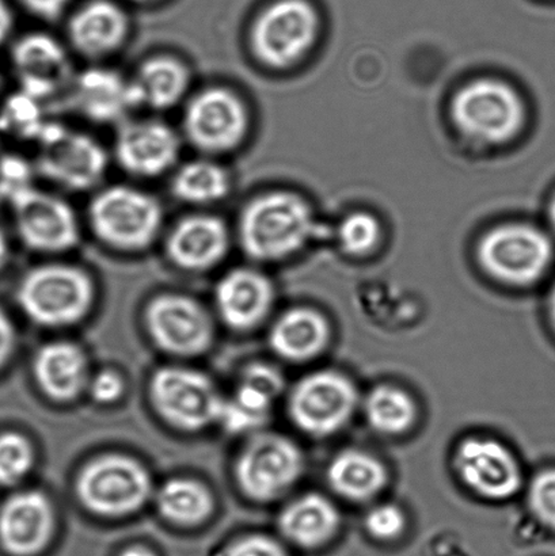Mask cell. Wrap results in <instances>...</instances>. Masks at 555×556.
Here are the masks:
<instances>
[{
	"instance_id": "5b68a950",
	"label": "cell",
	"mask_w": 555,
	"mask_h": 556,
	"mask_svg": "<svg viewBox=\"0 0 555 556\" xmlns=\"http://www.w3.org/2000/svg\"><path fill=\"white\" fill-rule=\"evenodd\" d=\"M13 236L38 254H63L78 247L81 226L73 205L62 195L33 187L5 201Z\"/></svg>"
},
{
	"instance_id": "b9f144b4",
	"label": "cell",
	"mask_w": 555,
	"mask_h": 556,
	"mask_svg": "<svg viewBox=\"0 0 555 556\" xmlns=\"http://www.w3.org/2000/svg\"><path fill=\"white\" fill-rule=\"evenodd\" d=\"M14 330L8 315L0 308V367L8 362L14 348Z\"/></svg>"
},
{
	"instance_id": "7402d4cb",
	"label": "cell",
	"mask_w": 555,
	"mask_h": 556,
	"mask_svg": "<svg viewBox=\"0 0 555 556\" xmlns=\"http://www.w3.org/2000/svg\"><path fill=\"white\" fill-rule=\"evenodd\" d=\"M52 525L51 505L42 494H16L0 509V542L11 554L33 555L46 546Z\"/></svg>"
},
{
	"instance_id": "4dcf8cb0",
	"label": "cell",
	"mask_w": 555,
	"mask_h": 556,
	"mask_svg": "<svg viewBox=\"0 0 555 556\" xmlns=\"http://www.w3.org/2000/svg\"><path fill=\"white\" fill-rule=\"evenodd\" d=\"M48 123L43 102L20 89L0 105V135L37 143Z\"/></svg>"
},
{
	"instance_id": "9a60e30c",
	"label": "cell",
	"mask_w": 555,
	"mask_h": 556,
	"mask_svg": "<svg viewBox=\"0 0 555 556\" xmlns=\"http://www.w3.org/2000/svg\"><path fill=\"white\" fill-rule=\"evenodd\" d=\"M149 492L150 481L143 468L123 456L92 462L78 482V493L87 508L106 516L140 508Z\"/></svg>"
},
{
	"instance_id": "60d3db41",
	"label": "cell",
	"mask_w": 555,
	"mask_h": 556,
	"mask_svg": "<svg viewBox=\"0 0 555 556\" xmlns=\"http://www.w3.org/2000/svg\"><path fill=\"white\" fill-rule=\"evenodd\" d=\"M15 29V14L9 0H0V51L8 49L13 40Z\"/></svg>"
},
{
	"instance_id": "bcb514c9",
	"label": "cell",
	"mask_w": 555,
	"mask_h": 556,
	"mask_svg": "<svg viewBox=\"0 0 555 556\" xmlns=\"http://www.w3.org/2000/svg\"><path fill=\"white\" fill-rule=\"evenodd\" d=\"M551 222L555 230V199L553 201V204L551 206Z\"/></svg>"
},
{
	"instance_id": "d6a6232c",
	"label": "cell",
	"mask_w": 555,
	"mask_h": 556,
	"mask_svg": "<svg viewBox=\"0 0 555 556\" xmlns=\"http://www.w3.org/2000/svg\"><path fill=\"white\" fill-rule=\"evenodd\" d=\"M33 451L25 438L8 433L0 435V484L11 486L29 472Z\"/></svg>"
},
{
	"instance_id": "8fae6325",
	"label": "cell",
	"mask_w": 555,
	"mask_h": 556,
	"mask_svg": "<svg viewBox=\"0 0 555 556\" xmlns=\"http://www.w3.org/2000/svg\"><path fill=\"white\" fill-rule=\"evenodd\" d=\"M182 135L161 118L130 117L119 124L113 143V157L128 176L155 179L179 165Z\"/></svg>"
},
{
	"instance_id": "3957f363",
	"label": "cell",
	"mask_w": 555,
	"mask_h": 556,
	"mask_svg": "<svg viewBox=\"0 0 555 556\" xmlns=\"http://www.w3.org/2000/svg\"><path fill=\"white\" fill-rule=\"evenodd\" d=\"M36 144V172L48 182L71 193L101 188L111 157L91 135L49 122Z\"/></svg>"
},
{
	"instance_id": "30bf717a",
	"label": "cell",
	"mask_w": 555,
	"mask_h": 556,
	"mask_svg": "<svg viewBox=\"0 0 555 556\" xmlns=\"http://www.w3.org/2000/svg\"><path fill=\"white\" fill-rule=\"evenodd\" d=\"M487 274L507 286L527 287L545 275L553 260L552 242L530 226L513 225L488 232L478 249Z\"/></svg>"
},
{
	"instance_id": "4316f807",
	"label": "cell",
	"mask_w": 555,
	"mask_h": 556,
	"mask_svg": "<svg viewBox=\"0 0 555 556\" xmlns=\"http://www.w3.org/2000/svg\"><path fill=\"white\" fill-rule=\"evenodd\" d=\"M230 172L216 157L200 155L174 168L171 193L174 199L195 208L222 203L230 195Z\"/></svg>"
},
{
	"instance_id": "cb8c5ba5",
	"label": "cell",
	"mask_w": 555,
	"mask_h": 556,
	"mask_svg": "<svg viewBox=\"0 0 555 556\" xmlns=\"http://www.w3.org/2000/svg\"><path fill=\"white\" fill-rule=\"evenodd\" d=\"M341 515L325 495L308 493L293 501L280 516L279 527L288 541L302 548H318L337 535Z\"/></svg>"
},
{
	"instance_id": "836d02e7",
	"label": "cell",
	"mask_w": 555,
	"mask_h": 556,
	"mask_svg": "<svg viewBox=\"0 0 555 556\" xmlns=\"http://www.w3.org/2000/svg\"><path fill=\"white\" fill-rule=\"evenodd\" d=\"M380 239V227L377 219L368 214L348 216L340 227L342 248L353 255L371 252Z\"/></svg>"
},
{
	"instance_id": "8992f818",
	"label": "cell",
	"mask_w": 555,
	"mask_h": 556,
	"mask_svg": "<svg viewBox=\"0 0 555 556\" xmlns=\"http://www.w3.org/2000/svg\"><path fill=\"white\" fill-rule=\"evenodd\" d=\"M318 25L317 11L307 0H276L254 20L249 47L264 67H292L312 49Z\"/></svg>"
},
{
	"instance_id": "8d00e7d4",
	"label": "cell",
	"mask_w": 555,
	"mask_h": 556,
	"mask_svg": "<svg viewBox=\"0 0 555 556\" xmlns=\"http://www.w3.org/2000/svg\"><path fill=\"white\" fill-rule=\"evenodd\" d=\"M242 383L265 392L274 400L282 390L281 375L276 369L266 367V365H254V367L248 369Z\"/></svg>"
},
{
	"instance_id": "d590c367",
	"label": "cell",
	"mask_w": 555,
	"mask_h": 556,
	"mask_svg": "<svg viewBox=\"0 0 555 556\" xmlns=\"http://www.w3.org/2000/svg\"><path fill=\"white\" fill-rule=\"evenodd\" d=\"M364 527L368 535L377 541L390 542L405 531L406 517L399 506L383 504L375 506L366 515Z\"/></svg>"
},
{
	"instance_id": "5bb4252c",
	"label": "cell",
	"mask_w": 555,
	"mask_h": 556,
	"mask_svg": "<svg viewBox=\"0 0 555 556\" xmlns=\"http://www.w3.org/2000/svg\"><path fill=\"white\" fill-rule=\"evenodd\" d=\"M454 470L470 492L483 500L507 501L520 492L524 476L507 446L493 439L469 438L456 446Z\"/></svg>"
},
{
	"instance_id": "ba28073f",
	"label": "cell",
	"mask_w": 555,
	"mask_h": 556,
	"mask_svg": "<svg viewBox=\"0 0 555 556\" xmlns=\"http://www.w3.org/2000/svg\"><path fill=\"white\" fill-rule=\"evenodd\" d=\"M357 406L356 386L333 369L307 375L299 381L288 401L292 422L314 439H328L341 432L355 416Z\"/></svg>"
},
{
	"instance_id": "d4e9b609",
	"label": "cell",
	"mask_w": 555,
	"mask_h": 556,
	"mask_svg": "<svg viewBox=\"0 0 555 556\" xmlns=\"http://www.w3.org/2000/svg\"><path fill=\"white\" fill-rule=\"evenodd\" d=\"M326 481L333 493L351 503L377 498L389 483V471L382 462L362 450H344L330 460Z\"/></svg>"
},
{
	"instance_id": "ac0fdd59",
	"label": "cell",
	"mask_w": 555,
	"mask_h": 556,
	"mask_svg": "<svg viewBox=\"0 0 555 556\" xmlns=\"http://www.w3.org/2000/svg\"><path fill=\"white\" fill-rule=\"evenodd\" d=\"M232 232L220 216L192 214L176 222L165 237V252L178 268L204 271L230 253Z\"/></svg>"
},
{
	"instance_id": "d6986e66",
	"label": "cell",
	"mask_w": 555,
	"mask_h": 556,
	"mask_svg": "<svg viewBox=\"0 0 555 556\" xmlns=\"http://www.w3.org/2000/svg\"><path fill=\"white\" fill-rule=\"evenodd\" d=\"M130 35V20L113 0H90L80 5L67 24L71 49L92 63L122 51Z\"/></svg>"
},
{
	"instance_id": "e0dca14e",
	"label": "cell",
	"mask_w": 555,
	"mask_h": 556,
	"mask_svg": "<svg viewBox=\"0 0 555 556\" xmlns=\"http://www.w3.org/2000/svg\"><path fill=\"white\" fill-rule=\"evenodd\" d=\"M151 390L157 410L176 427L195 430L219 419L223 401L211 381L193 370L162 369Z\"/></svg>"
},
{
	"instance_id": "e575fe53",
	"label": "cell",
	"mask_w": 555,
	"mask_h": 556,
	"mask_svg": "<svg viewBox=\"0 0 555 556\" xmlns=\"http://www.w3.org/2000/svg\"><path fill=\"white\" fill-rule=\"evenodd\" d=\"M527 505L538 521L555 530V470L537 473L527 492Z\"/></svg>"
},
{
	"instance_id": "7dc6e473",
	"label": "cell",
	"mask_w": 555,
	"mask_h": 556,
	"mask_svg": "<svg viewBox=\"0 0 555 556\" xmlns=\"http://www.w3.org/2000/svg\"><path fill=\"white\" fill-rule=\"evenodd\" d=\"M130 2H135V3H152V2H156V0H130Z\"/></svg>"
},
{
	"instance_id": "7a4b0ae2",
	"label": "cell",
	"mask_w": 555,
	"mask_h": 556,
	"mask_svg": "<svg viewBox=\"0 0 555 556\" xmlns=\"http://www.w3.org/2000/svg\"><path fill=\"white\" fill-rule=\"evenodd\" d=\"M163 223L165 212L160 200L129 184L101 187L87 206L90 232L116 252H144L161 238Z\"/></svg>"
},
{
	"instance_id": "ab89813d",
	"label": "cell",
	"mask_w": 555,
	"mask_h": 556,
	"mask_svg": "<svg viewBox=\"0 0 555 556\" xmlns=\"http://www.w3.org/2000/svg\"><path fill=\"white\" fill-rule=\"evenodd\" d=\"M123 392V381L116 374L102 372L91 384V395L96 401L109 403L116 401Z\"/></svg>"
},
{
	"instance_id": "277c9868",
	"label": "cell",
	"mask_w": 555,
	"mask_h": 556,
	"mask_svg": "<svg viewBox=\"0 0 555 556\" xmlns=\"http://www.w3.org/2000/svg\"><path fill=\"white\" fill-rule=\"evenodd\" d=\"M250 124L249 108L238 92L226 86H209L185 102L181 135L200 155L219 157L247 141Z\"/></svg>"
},
{
	"instance_id": "484cf974",
	"label": "cell",
	"mask_w": 555,
	"mask_h": 556,
	"mask_svg": "<svg viewBox=\"0 0 555 556\" xmlns=\"http://www.w3.org/2000/svg\"><path fill=\"white\" fill-rule=\"evenodd\" d=\"M330 341V325L318 311L293 308L276 321L270 345L288 362L304 363L318 357Z\"/></svg>"
},
{
	"instance_id": "74e56055",
	"label": "cell",
	"mask_w": 555,
	"mask_h": 556,
	"mask_svg": "<svg viewBox=\"0 0 555 556\" xmlns=\"http://www.w3.org/2000/svg\"><path fill=\"white\" fill-rule=\"evenodd\" d=\"M226 556H288L285 548L268 538L253 536L234 544Z\"/></svg>"
},
{
	"instance_id": "ffe728a7",
	"label": "cell",
	"mask_w": 555,
	"mask_h": 556,
	"mask_svg": "<svg viewBox=\"0 0 555 556\" xmlns=\"http://www.w3.org/2000/svg\"><path fill=\"white\" fill-rule=\"evenodd\" d=\"M147 315L152 336L166 351L194 354L209 346V318L192 300L167 294L154 300Z\"/></svg>"
},
{
	"instance_id": "44dd1931",
	"label": "cell",
	"mask_w": 555,
	"mask_h": 556,
	"mask_svg": "<svg viewBox=\"0 0 555 556\" xmlns=\"http://www.w3.org/2000/svg\"><path fill=\"white\" fill-rule=\"evenodd\" d=\"M129 80L136 108L167 112L187 102L192 74L181 59L163 53L146 59Z\"/></svg>"
},
{
	"instance_id": "2e32d148",
	"label": "cell",
	"mask_w": 555,
	"mask_h": 556,
	"mask_svg": "<svg viewBox=\"0 0 555 556\" xmlns=\"http://www.w3.org/2000/svg\"><path fill=\"white\" fill-rule=\"evenodd\" d=\"M62 98L67 111L87 123L116 128L138 109L129 76L101 64L75 73Z\"/></svg>"
},
{
	"instance_id": "6da1fadb",
	"label": "cell",
	"mask_w": 555,
	"mask_h": 556,
	"mask_svg": "<svg viewBox=\"0 0 555 556\" xmlns=\"http://www.w3.org/2000/svg\"><path fill=\"white\" fill-rule=\"evenodd\" d=\"M315 228L306 201L277 190L248 201L239 214L236 237L250 260L277 263L303 249Z\"/></svg>"
},
{
	"instance_id": "f546056e",
	"label": "cell",
	"mask_w": 555,
	"mask_h": 556,
	"mask_svg": "<svg viewBox=\"0 0 555 556\" xmlns=\"http://www.w3.org/2000/svg\"><path fill=\"white\" fill-rule=\"evenodd\" d=\"M157 506L168 520L178 525H198L210 515L212 500L201 484L176 479L161 489Z\"/></svg>"
},
{
	"instance_id": "1f68e13d",
	"label": "cell",
	"mask_w": 555,
	"mask_h": 556,
	"mask_svg": "<svg viewBox=\"0 0 555 556\" xmlns=\"http://www.w3.org/2000/svg\"><path fill=\"white\" fill-rule=\"evenodd\" d=\"M274 397L242 383L231 401L223 402L219 419L231 432H247L269 418Z\"/></svg>"
},
{
	"instance_id": "f1b7e54d",
	"label": "cell",
	"mask_w": 555,
	"mask_h": 556,
	"mask_svg": "<svg viewBox=\"0 0 555 556\" xmlns=\"http://www.w3.org/2000/svg\"><path fill=\"white\" fill-rule=\"evenodd\" d=\"M364 416L375 432L401 435L412 429L417 419L415 400L400 387L380 384L364 401Z\"/></svg>"
},
{
	"instance_id": "52a82bcc",
	"label": "cell",
	"mask_w": 555,
	"mask_h": 556,
	"mask_svg": "<svg viewBox=\"0 0 555 556\" xmlns=\"http://www.w3.org/2000/svg\"><path fill=\"white\" fill-rule=\"evenodd\" d=\"M22 308L38 324H73L86 314L92 300V283L76 266L53 263L27 271L18 288Z\"/></svg>"
},
{
	"instance_id": "f6af8a7d",
	"label": "cell",
	"mask_w": 555,
	"mask_h": 556,
	"mask_svg": "<svg viewBox=\"0 0 555 556\" xmlns=\"http://www.w3.org/2000/svg\"><path fill=\"white\" fill-rule=\"evenodd\" d=\"M548 313H551L552 324L555 329V287L553 288V292L551 294V302H548Z\"/></svg>"
},
{
	"instance_id": "7c38bea8",
	"label": "cell",
	"mask_w": 555,
	"mask_h": 556,
	"mask_svg": "<svg viewBox=\"0 0 555 556\" xmlns=\"http://www.w3.org/2000/svg\"><path fill=\"white\" fill-rule=\"evenodd\" d=\"M18 89L46 103L62 98L75 71L67 48L46 31H27L8 47Z\"/></svg>"
},
{
	"instance_id": "83f0119b",
	"label": "cell",
	"mask_w": 555,
	"mask_h": 556,
	"mask_svg": "<svg viewBox=\"0 0 555 556\" xmlns=\"http://www.w3.org/2000/svg\"><path fill=\"white\" fill-rule=\"evenodd\" d=\"M35 369L38 383L54 400H71L84 386L85 357L70 343H51L42 348L37 354Z\"/></svg>"
},
{
	"instance_id": "ee69618b",
	"label": "cell",
	"mask_w": 555,
	"mask_h": 556,
	"mask_svg": "<svg viewBox=\"0 0 555 556\" xmlns=\"http://www.w3.org/2000/svg\"><path fill=\"white\" fill-rule=\"evenodd\" d=\"M122 556H154L151 553L147 552L143 548H133L128 549L127 553H124Z\"/></svg>"
},
{
	"instance_id": "9c48e42d",
	"label": "cell",
	"mask_w": 555,
	"mask_h": 556,
	"mask_svg": "<svg viewBox=\"0 0 555 556\" xmlns=\"http://www.w3.org/2000/svg\"><path fill=\"white\" fill-rule=\"evenodd\" d=\"M453 117L458 128L483 143H504L519 134L525 106L518 92L503 81L481 79L454 98Z\"/></svg>"
},
{
	"instance_id": "603a6c76",
	"label": "cell",
	"mask_w": 555,
	"mask_h": 556,
	"mask_svg": "<svg viewBox=\"0 0 555 556\" xmlns=\"http://www.w3.org/2000/svg\"><path fill=\"white\" fill-rule=\"evenodd\" d=\"M272 299L274 289L268 278L250 268L231 270L216 288V302L223 318L239 329L258 324L268 313Z\"/></svg>"
},
{
	"instance_id": "4fadbf2b",
	"label": "cell",
	"mask_w": 555,
	"mask_h": 556,
	"mask_svg": "<svg viewBox=\"0 0 555 556\" xmlns=\"http://www.w3.org/2000/svg\"><path fill=\"white\" fill-rule=\"evenodd\" d=\"M304 471L302 451L290 439L263 434L243 451L238 481L250 497L272 501L290 490Z\"/></svg>"
},
{
	"instance_id": "f35d334b",
	"label": "cell",
	"mask_w": 555,
	"mask_h": 556,
	"mask_svg": "<svg viewBox=\"0 0 555 556\" xmlns=\"http://www.w3.org/2000/svg\"><path fill=\"white\" fill-rule=\"evenodd\" d=\"M22 9L38 20L52 22L67 10L71 0H16Z\"/></svg>"
},
{
	"instance_id": "7bdbcfd3",
	"label": "cell",
	"mask_w": 555,
	"mask_h": 556,
	"mask_svg": "<svg viewBox=\"0 0 555 556\" xmlns=\"http://www.w3.org/2000/svg\"><path fill=\"white\" fill-rule=\"evenodd\" d=\"M13 232L8 230V227L0 222V274L8 268L13 255Z\"/></svg>"
}]
</instances>
